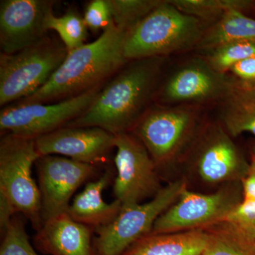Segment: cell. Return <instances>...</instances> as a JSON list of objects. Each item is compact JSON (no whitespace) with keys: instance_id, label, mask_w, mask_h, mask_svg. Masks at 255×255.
I'll return each instance as SVG.
<instances>
[{"instance_id":"cell-23","label":"cell","mask_w":255,"mask_h":255,"mask_svg":"<svg viewBox=\"0 0 255 255\" xmlns=\"http://www.w3.org/2000/svg\"><path fill=\"white\" fill-rule=\"evenodd\" d=\"M243 198L226 221L236 225L255 241V158L252 157L249 170L242 180Z\"/></svg>"},{"instance_id":"cell-12","label":"cell","mask_w":255,"mask_h":255,"mask_svg":"<svg viewBox=\"0 0 255 255\" xmlns=\"http://www.w3.org/2000/svg\"><path fill=\"white\" fill-rule=\"evenodd\" d=\"M237 81L235 77L216 71L206 58H194L171 74L159 92V98L169 105L221 102Z\"/></svg>"},{"instance_id":"cell-15","label":"cell","mask_w":255,"mask_h":255,"mask_svg":"<svg viewBox=\"0 0 255 255\" xmlns=\"http://www.w3.org/2000/svg\"><path fill=\"white\" fill-rule=\"evenodd\" d=\"M41 156L60 155L100 167L115 148L116 135L95 127H65L35 140Z\"/></svg>"},{"instance_id":"cell-9","label":"cell","mask_w":255,"mask_h":255,"mask_svg":"<svg viewBox=\"0 0 255 255\" xmlns=\"http://www.w3.org/2000/svg\"><path fill=\"white\" fill-rule=\"evenodd\" d=\"M243 198L241 182L226 184L209 194L186 187L175 203L156 221L152 232L204 229L227 219Z\"/></svg>"},{"instance_id":"cell-24","label":"cell","mask_w":255,"mask_h":255,"mask_svg":"<svg viewBox=\"0 0 255 255\" xmlns=\"http://www.w3.org/2000/svg\"><path fill=\"white\" fill-rule=\"evenodd\" d=\"M45 26L47 31L53 30L58 33L68 53L85 44L88 28L83 16L77 11L69 10L59 17L51 11L47 16Z\"/></svg>"},{"instance_id":"cell-22","label":"cell","mask_w":255,"mask_h":255,"mask_svg":"<svg viewBox=\"0 0 255 255\" xmlns=\"http://www.w3.org/2000/svg\"><path fill=\"white\" fill-rule=\"evenodd\" d=\"M178 9L201 20L207 24L217 22L225 13L231 10L243 12L251 6L245 0H169Z\"/></svg>"},{"instance_id":"cell-26","label":"cell","mask_w":255,"mask_h":255,"mask_svg":"<svg viewBox=\"0 0 255 255\" xmlns=\"http://www.w3.org/2000/svg\"><path fill=\"white\" fill-rule=\"evenodd\" d=\"M162 1L161 0H110L114 22L128 33Z\"/></svg>"},{"instance_id":"cell-27","label":"cell","mask_w":255,"mask_h":255,"mask_svg":"<svg viewBox=\"0 0 255 255\" xmlns=\"http://www.w3.org/2000/svg\"><path fill=\"white\" fill-rule=\"evenodd\" d=\"M1 233L3 238L0 255H38L30 243L24 222L19 215L14 216Z\"/></svg>"},{"instance_id":"cell-6","label":"cell","mask_w":255,"mask_h":255,"mask_svg":"<svg viewBox=\"0 0 255 255\" xmlns=\"http://www.w3.org/2000/svg\"><path fill=\"white\" fill-rule=\"evenodd\" d=\"M68 52L63 43L46 36L14 54L0 55V105L27 98L51 78Z\"/></svg>"},{"instance_id":"cell-30","label":"cell","mask_w":255,"mask_h":255,"mask_svg":"<svg viewBox=\"0 0 255 255\" xmlns=\"http://www.w3.org/2000/svg\"><path fill=\"white\" fill-rule=\"evenodd\" d=\"M253 157H254L255 158V146L254 147V148H253Z\"/></svg>"},{"instance_id":"cell-16","label":"cell","mask_w":255,"mask_h":255,"mask_svg":"<svg viewBox=\"0 0 255 255\" xmlns=\"http://www.w3.org/2000/svg\"><path fill=\"white\" fill-rule=\"evenodd\" d=\"M92 231L65 213L45 221L36 231L33 244L45 255H95Z\"/></svg>"},{"instance_id":"cell-19","label":"cell","mask_w":255,"mask_h":255,"mask_svg":"<svg viewBox=\"0 0 255 255\" xmlns=\"http://www.w3.org/2000/svg\"><path fill=\"white\" fill-rule=\"evenodd\" d=\"M221 124L232 137L244 132L255 136V85L238 80L221 101Z\"/></svg>"},{"instance_id":"cell-4","label":"cell","mask_w":255,"mask_h":255,"mask_svg":"<svg viewBox=\"0 0 255 255\" xmlns=\"http://www.w3.org/2000/svg\"><path fill=\"white\" fill-rule=\"evenodd\" d=\"M184 14L169 1L158 6L128 32L124 43L127 61L163 58L171 53L197 48L207 26Z\"/></svg>"},{"instance_id":"cell-21","label":"cell","mask_w":255,"mask_h":255,"mask_svg":"<svg viewBox=\"0 0 255 255\" xmlns=\"http://www.w3.org/2000/svg\"><path fill=\"white\" fill-rule=\"evenodd\" d=\"M207 243L203 255H255V241L230 221L206 228Z\"/></svg>"},{"instance_id":"cell-1","label":"cell","mask_w":255,"mask_h":255,"mask_svg":"<svg viewBox=\"0 0 255 255\" xmlns=\"http://www.w3.org/2000/svg\"><path fill=\"white\" fill-rule=\"evenodd\" d=\"M163 58L130 60L101 89L93 103L66 127H95L118 135L130 132L157 90Z\"/></svg>"},{"instance_id":"cell-11","label":"cell","mask_w":255,"mask_h":255,"mask_svg":"<svg viewBox=\"0 0 255 255\" xmlns=\"http://www.w3.org/2000/svg\"><path fill=\"white\" fill-rule=\"evenodd\" d=\"M115 148L116 199L122 206H129L157 195L163 187L159 172L141 141L131 132H122L116 135Z\"/></svg>"},{"instance_id":"cell-18","label":"cell","mask_w":255,"mask_h":255,"mask_svg":"<svg viewBox=\"0 0 255 255\" xmlns=\"http://www.w3.org/2000/svg\"><path fill=\"white\" fill-rule=\"evenodd\" d=\"M207 243L204 229L150 233L129 247L122 255H203Z\"/></svg>"},{"instance_id":"cell-8","label":"cell","mask_w":255,"mask_h":255,"mask_svg":"<svg viewBox=\"0 0 255 255\" xmlns=\"http://www.w3.org/2000/svg\"><path fill=\"white\" fill-rule=\"evenodd\" d=\"M185 159L199 181L218 188L241 182L251 164L221 123L201 127Z\"/></svg>"},{"instance_id":"cell-20","label":"cell","mask_w":255,"mask_h":255,"mask_svg":"<svg viewBox=\"0 0 255 255\" xmlns=\"http://www.w3.org/2000/svg\"><path fill=\"white\" fill-rule=\"evenodd\" d=\"M232 41L255 43V19L237 10L228 11L217 22L208 26L197 48L208 51L218 45Z\"/></svg>"},{"instance_id":"cell-3","label":"cell","mask_w":255,"mask_h":255,"mask_svg":"<svg viewBox=\"0 0 255 255\" xmlns=\"http://www.w3.org/2000/svg\"><path fill=\"white\" fill-rule=\"evenodd\" d=\"M41 155L34 139L4 134L0 140V227L1 233L16 215L38 231L43 226L41 196L32 177Z\"/></svg>"},{"instance_id":"cell-14","label":"cell","mask_w":255,"mask_h":255,"mask_svg":"<svg viewBox=\"0 0 255 255\" xmlns=\"http://www.w3.org/2000/svg\"><path fill=\"white\" fill-rule=\"evenodd\" d=\"M54 1L2 0L0 4V46L4 54H14L46 37L45 21Z\"/></svg>"},{"instance_id":"cell-13","label":"cell","mask_w":255,"mask_h":255,"mask_svg":"<svg viewBox=\"0 0 255 255\" xmlns=\"http://www.w3.org/2000/svg\"><path fill=\"white\" fill-rule=\"evenodd\" d=\"M35 164L43 223L68 212L75 191L95 177L100 167L60 155L41 156Z\"/></svg>"},{"instance_id":"cell-29","label":"cell","mask_w":255,"mask_h":255,"mask_svg":"<svg viewBox=\"0 0 255 255\" xmlns=\"http://www.w3.org/2000/svg\"><path fill=\"white\" fill-rule=\"evenodd\" d=\"M231 71L239 81L255 85V55L236 64Z\"/></svg>"},{"instance_id":"cell-7","label":"cell","mask_w":255,"mask_h":255,"mask_svg":"<svg viewBox=\"0 0 255 255\" xmlns=\"http://www.w3.org/2000/svg\"><path fill=\"white\" fill-rule=\"evenodd\" d=\"M188 187L186 178L169 182L147 202L122 206L110 224L95 230V255H122L135 242L150 234L159 216L173 205Z\"/></svg>"},{"instance_id":"cell-28","label":"cell","mask_w":255,"mask_h":255,"mask_svg":"<svg viewBox=\"0 0 255 255\" xmlns=\"http://www.w3.org/2000/svg\"><path fill=\"white\" fill-rule=\"evenodd\" d=\"M84 20L88 29L105 30L114 22L110 0H93L87 4Z\"/></svg>"},{"instance_id":"cell-25","label":"cell","mask_w":255,"mask_h":255,"mask_svg":"<svg viewBox=\"0 0 255 255\" xmlns=\"http://www.w3.org/2000/svg\"><path fill=\"white\" fill-rule=\"evenodd\" d=\"M206 59L214 70L227 74L236 64L255 55V43L232 41L225 42L208 50Z\"/></svg>"},{"instance_id":"cell-2","label":"cell","mask_w":255,"mask_h":255,"mask_svg":"<svg viewBox=\"0 0 255 255\" xmlns=\"http://www.w3.org/2000/svg\"><path fill=\"white\" fill-rule=\"evenodd\" d=\"M127 35L112 23L95 41L69 52L49 80L17 104L61 102L102 87L128 62L124 57Z\"/></svg>"},{"instance_id":"cell-10","label":"cell","mask_w":255,"mask_h":255,"mask_svg":"<svg viewBox=\"0 0 255 255\" xmlns=\"http://www.w3.org/2000/svg\"><path fill=\"white\" fill-rule=\"evenodd\" d=\"M101 89L97 87L53 105L16 103L6 106L0 112L1 135L11 134L36 140L66 127L90 107Z\"/></svg>"},{"instance_id":"cell-5","label":"cell","mask_w":255,"mask_h":255,"mask_svg":"<svg viewBox=\"0 0 255 255\" xmlns=\"http://www.w3.org/2000/svg\"><path fill=\"white\" fill-rule=\"evenodd\" d=\"M194 105L149 108L130 132L141 141L159 172L184 160L201 126Z\"/></svg>"},{"instance_id":"cell-17","label":"cell","mask_w":255,"mask_h":255,"mask_svg":"<svg viewBox=\"0 0 255 255\" xmlns=\"http://www.w3.org/2000/svg\"><path fill=\"white\" fill-rule=\"evenodd\" d=\"M112 177V171L107 170L98 179L87 182L83 191L75 196L69 206V216L95 231L112 223L122 209L120 201L115 199L113 202L107 203L102 196Z\"/></svg>"}]
</instances>
